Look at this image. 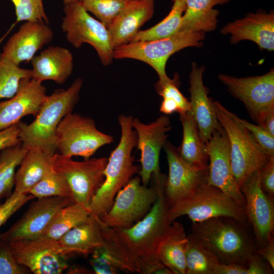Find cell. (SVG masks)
I'll list each match as a JSON object with an SVG mask.
<instances>
[{
	"mask_svg": "<svg viewBox=\"0 0 274 274\" xmlns=\"http://www.w3.org/2000/svg\"><path fill=\"white\" fill-rule=\"evenodd\" d=\"M152 177L157 183L158 196L143 219L130 227L119 228L107 226L99 218L104 248L118 269L140 274H173L156 256L158 244L172 223L164 194L167 176L160 173Z\"/></svg>",
	"mask_w": 274,
	"mask_h": 274,
	"instance_id": "6da1fadb",
	"label": "cell"
},
{
	"mask_svg": "<svg viewBox=\"0 0 274 274\" xmlns=\"http://www.w3.org/2000/svg\"><path fill=\"white\" fill-rule=\"evenodd\" d=\"M247 227L234 218L219 217L192 222L189 234L220 263L246 266L258 248Z\"/></svg>",
	"mask_w": 274,
	"mask_h": 274,
	"instance_id": "7a4b0ae2",
	"label": "cell"
},
{
	"mask_svg": "<svg viewBox=\"0 0 274 274\" xmlns=\"http://www.w3.org/2000/svg\"><path fill=\"white\" fill-rule=\"evenodd\" d=\"M83 82L82 79L77 78L67 89H57L46 95L32 122H18L19 139L25 148H38L52 155L56 153L57 128L78 101Z\"/></svg>",
	"mask_w": 274,
	"mask_h": 274,
	"instance_id": "3957f363",
	"label": "cell"
},
{
	"mask_svg": "<svg viewBox=\"0 0 274 274\" xmlns=\"http://www.w3.org/2000/svg\"><path fill=\"white\" fill-rule=\"evenodd\" d=\"M133 119V116L125 115L118 117L120 139L108 159L105 180L89 206L91 213L99 218L110 210L118 192L139 173L140 167L134 164L132 155L137 142L136 133L132 127Z\"/></svg>",
	"mask_w": 274,
	"mask_h": 274,
	"instance_id": "277c9868",
	"label": "cell"
},
{
	"mask_svg": "<svg viewBox=\"0 0 274 274\" xmlns=\"http://www.w3.org/2000/svg\"><path fill=\"white\" fill-rule=\"evenodd\" d=\"M213 103L218 122L229 141L232 169L240 188L249 176L260 170L271 156L241 123L236 115L219 101H213Z\"/></svg>",
	"mask_w": 274,
	"mask_h": 274,
	"instance_id": "5b68a950",
	"label": "cell"
},
{
	"mask_svg": "<svg viewBox=\"0 0 274 274\" xmlns=\"http://www.w3.org/2000/svg\"><path fill=\"white\" fill-rule=\"evenodd\" d=\"M205 32L178 31L170 37L150 41L130 42L114 49V59L138 60L150 65L158 74L159 80L168 78L165 66L174 53L188 47H200Z\"/></svg>",
	"mask_w": 274,
	"mask_h": 274,
	"instance_id": "8992f818",
	"label": "cell"
},
{
	"mask_svg": "<svg viewBox=\"0 0 274 274\" xmlns=\"http://www.w3.org/2000/svg\"><path fill=\"white\" fill-rule=\"evenodd\" d=\"M183 216H188L192 222L227 217L249 225L244 209L221 190L207 182L188 197L169 208V218L172 223Z\"/></svg>",
	"mask_w": 274,
	"mask_h": 274,
	"instance_id": "52a82bcc",
	"label": "cell"
},
{
	"mask_svg": "<svg viewBox=\"0 0 274 274\" xmlns=\"http://www.w3.org/2000/svg\"><path fill=\"white\" fill-rule=\"evenodd\" d=\"M63 4L64 16L61 27L67 41L77 48L84 43L90 45L102 64L110 65L114 59V48L108 28L91 16L80 1L74 0Z\"/></svg>",
	"mask_w": 274,
	"mask_h": 274,
	"instance_id": "ba28073f",
	"label": "cell"
},
{
	"mask_svg": "<svg viewBox=\"0 0 274 274\" xmlns=\"http://www.w3.org/2000/svg\"><path fill=\"white\" fill-rule=\"evenodd\" d=\"M113 142V136L99 131L92 119L72 112L62 119L56 133L57 151L71 158L89 159L100 148Z\"/></svg>",
	"mask_w": 274,
	"mask_h": 274,
	"instance_id": "9c48e42d",
	"label": "cell"
},
{
	"mask_svg": "<svg viewBox=\"0 0 274 274\" xmlns=\"http://www.w3.org/2000/svg\"><path fill=\"white\" fill-rule=\"evenodd\" d=\"M153 178L150 187L143 184L139 176L131 179L118 192L110 210L100 218L102 222L109 227L126 228L143 219L158 196L157 183Z\"/></svg>",
	"mask_w": 274,
	"mask_h": 274,
	"instance_id": "30bf717a",
	"label": "cell"
},
{
	"mask_svg": "<svg viewBox=\"0 0 274 274\" xmlns=\"http://www.w3.org/2000/svg\"><path fill=\"white\" fill-rule=\"evenodd\" d=\"M106 157L92 158L78 161L71 157L55 153L52 164L66 180L75 202L88 208L105 180Z\"/></svg>",
	"mask_w": 274,
	"mask_h": 274,
	"instance_id": "8fae6325",
	"label": "cell"
},
{
	"mask_svg": "<svg viewBox=\"0 0 274 274\" xmlns=\"http://www.w3.org/2000/svg\"><path fill=\"white\" fill-rule=\"evenodd\" d=\"M219 79L230 93L243 102L251 117L261 125L274 112V71L259 76L236 78L225 74Z\"/></svg>",
	"mask_w": 274,
	"mask_h": 274,
	"instance_id": "7c38bea8",
	"label": "cell"
},
{
	"mask_svg": "<svg viewBox=\"0 0 274 274\" xmlns=\"http://www.w3.org/2000/svg\"><path fill=\"white\" fill-rule=\"evenodd\" d=\"M17 261L35 274H60L67 268L58 241L39 237L7 242Z\"/></svg>",
	"mask_w": 274,
	"mask_h": 274,
	"instance_id": "4fadbf2b",
	"label": "cell"
},
{
	"mask_svg": "<svg viewBox=\"0 0 274 274\" xmlns=\"http://www.w3.org/2000/svg\"><path fill=\"white\" fill-rule=\"evenodd\" d=\"M245 200V212L252 227L258 248L265 246L273 236L274 203L273 196L262 190L260 170L249 176L240 187Z\"/></svg>",
	"mask_w": 274,
	"mask_h": 274,
	"instance_id": "5bb4252c",
	"label": "cell"
},
{
	"mask_svg": "<svg viewBox=\"0 0 274 274\" xmlns=\"http://www.w3.org/2000/svg\"><path fill=\"white\" fill-rule=\"evenodd\" d=\"M206 146L209 161L207 182L221 190L245 210V198L232 169L229 141L221 125Z\"/></svg>",
	"mask_w": 274,
	"mask_h": 274,
	"instance_id": "9a60e30c",
	"label": "cell"
},
{
	"mask_svg": "<svg viewBox=\"0 0 274 274\" xmlns=\"http://www.w3.org/2000/svg\"><path fill=\"white\" fill-rule=\"evenodd\" d=\"M163 148L168 166L164 194L170 208L191 195L203 182H207L208 167L201 168L185 161L178 149L168 141Z\"/></svg>",
	"mask_w": 274,
	"mask_h": 274,
	"instance_id": "2e32d148",
	"label": "cell"
},
{
	"mask_svg": "<svg viewBox=\"0 0 274 274\" xmlns=\"http://www.w3.org/2000/svg\"><path fill=\"white\" fill-rule=\"evenodd\" d=\"M132 124L137 135L136 147L141 152L139 174L142 184L148 185L152 175L160 172L159 155L172 129L170 119L163 115L154 121L145 124L133 118Z\"/></svg>",
	"mask_w": 274,
	"mask_h": 274,
	"instance_id": "e0dca14e",
	"label": "cell"
},
{
	"mask_svg": "<svg viewBox=\"0 0 274 274\" xmlns=\"http://www.w3.org/2000/svg\"><path fill=\"white\" fill-rule=\"evenodd\" d=\"M73 202L72 199L66 197L38 198L21 218L0 233V239L9 242L39 237L58 211Z\"/></svg>",
	"mask_w": 274,
	"mask_h": 274,
	"instance_id": "ac0fdd59",
	"label": "cell"
},
{
	"mask_svg": "<svg viewBox=\"0 0 274 274\" xmlns=\"http://www.w3.org/2000/svg\"><path fill=\"white\" fill-rule=\"evenodd\" d=\"M53 32L48 24L27 21L8 40L1 53L17 64L29 62L38 51L50 43Z\"/></svg>",
	"mask_w": 274,
	"mask_h": 274,
	"instance_id": "d6986e66",
	"label": "cell"
},
{
	"mask_svg": "<svg viewBox=\"0 0 274 274\" xmlns=\"http://www.w3.org/2000/svg\"><path fill=\"white\" fill-rule=\"evenodd\" d=\"M46 95L42 82L32 78L25 81L15 95L0 101V130L18 123L26 116H36Z\"/></svg>",
	"mask_w": 274,
	"mask_h": 274,
	"instance_id": "ffe728a7",
	"label": "cell"
},
{
	"mask_svg": "<svg viewBox=\"0 0 274 274\" xmlns=\"http://www.w3.org/2000/svg\"><path fill=\"white\" fill-rule=\"evenodd\" d=\"M204 66L198 67L193 62L189 76L190 109L199 135L204 143L209 141L213 132L219 127L213 101L208 96L207 88L203 83Z\"/></svg>",
	"mask_w": 274,
	"mask_h": 274,
	"instance_id": "44dd1931",
	"label": "cell"
},
{
	"mask_svg": "<svg viewBox=\"0 0 274 274\" xmlns=\"http://www.w3.org/2000/svg\"><path fill=\"white\" fill-rule=\"evenodd\" d=\"M223 35L230 34V43L242 40L256 43L261 49L274 50V13H250L245 17L228 23L221 30Z\"/></svg>",
	"mask_w": 274,
	"mask_h": 274,
	"instance_id": "7402d4cb",
	"label": "cell"
},
{
	"mask_svg": "<svg viewBox=\"0 0 274 274\" xmlns=\"http://www.w3.org/2000/svg\"><path fill=\"white\" fill-rule=\"evenodd\" d=\"M154 0H130L108 27L114 49L130 42L140 28L153 17Z\"/></svg>",
	"mask_w": 274,
	"mask_h": 274,
	"instance_id": "603a6c76",
	"label": "cell"
},
{
	"mask_svg": "<svg viewBox=\"0 0 274 274\" xmlns=\"http://www.w3.org/2000/svg\"><path fill=\"white\" fill-rule=\"evenodd\" d=\"M31 77L43 82L51 80L63 84L73 70V56L67 49L51 46L35 56L30 61Z\"/></svg>",
	"mask_w": 274,
	"mask_h": 274,
	"instance_id": "cb8c5ba5",
	"label": "cell"
},
{
	"mask_svg": "<svg viewBox=\"0 0 274 274\" xmlns=\"http://www.w3.org/2000/svg\"><path fill=\"white\" fill-rule=\"evenodd\" d=\"M58 242L68 256L74 254H92L105 246L99 218L91 213L86 221L69 230Z\"/></svg>",
	"mask_w": 274,
	"mask_h": 274,
	"instance_id": "d4e9b609",
	"label": "cell"
},
{
	"mask_svg": "<svg viewBox=\"0 0 274 274\" xmlns=\"http://www.w3.org/2000/svg\"><path fill=\"white\" fill-rule=\"evenodd\" d=\"M187 242L188 235L183 224L174 221L158 244L157 257L173 274H186Z\"/></svg>",
	"mask_w": 274,
	"mask_h": 274,
	"instance_id": "484cf974",
	"label": "cell"
},
{
	"mask_svg": "<svg viewBox=\"0 0 274 274\" xmlns=\"http://www.w3.org/2000/svg\"><path fill=\"white\" fill-rule=\"evenodd\" d=\"M53 155L38 148L27 150L16 172L14 191L28 194L52 166Z\"/></svg>",
	"mask_w": 274,
	"mask_h": 274,
	"instance_id": "4316f807",
	"label": "cell"
},
{
	"mask_svg": "<svg viewBox=\"0 0 274 274\" xmlns=\"http://www.w3.org/2000/svg\"><path fill=\"white\" fill-rule=\"evenodd\" d=\"M230 0H185V8L179 31L207 32L216 28L219 12L213 7Z\"/></svg>",
	"mask_w": 274,
	"mask_h": 274,
	"instance_id": "83f0119b",
	"label": "cell"
},
{
	"mask_svg": "<svg viewBox=\"0 0 274 274\" xmlns=\"http://www.w3.org/2000/svg\"><path fill=\"white\" fill-rule=\"evenodd\" d=\"M183 127V139L178 151L186 162L201 168L208 167L206 144L201 140L195 122L188 111L180 114Z\"/></svg>",
	"mask_w": 274,
	"mask_h": 274,
	"instance_id": "f1b7e54d",
	"label": "cell"
},
{
	"mask_svg": "<svg viewBox=\"0 0 274 274\" xmlns=\"http://www.w3.org/2000/svg\"><path fill=\"white\" fill-rule=\"evenodd\" d=\"M90 214L88 208L73 202L58 211L39 237L58 241L69 230L86 221Z\"/></svg>",
	"mask_w": 274,
	"mask_h": 274,
	"instance_id": "f546056e",
	"label": "cell"
},
{
	"mask_svg": "<svg viewBox=\"0 0 274 274\" xmlns=\"http://www.w3.org/2000/svg\"><path fill=\"white\" fill-rule=\"evenodd\" d=\"M173 2L169 13L164 19L150 28L140 30L130 42L163 39L177 33L185 11V0H173Z\"/></svg>",
	"mask_w": 274,
	"mask_h": 274,
	"instance_id": "4dcf8cb0",
	"label": "cell"
},
{
	"mask_svg": "<svg viewBox=\"0 0 274 274\" xmlns=\"http://www.w3.org/2000/svg\"><path fill=\"white\" fill-rule=\"evenodd\" d=\"M186 274H215L220 263L215 256L188 234L185 251Z\"/></svg>",
	"mask_w": 274,
	"mask_h": 274,
	"instance_id": "1f68e13d",
	"label": "cell"
},
{
	"mask_svg": "<svg viewBox=\"0 0 274 274\" xmlns=\"http://www.w3.org/2000/svg\"><path fill=\"white\" fill-rule=\"evenodd\" d=\"M27 151L21 143L0 151V199L12 193L16 169Z\"/></svg>",
	"mask_w": 274,
	"mask_h": 274,
	"instance_id": "d6a6232c",
	"label": "cell"
},
{
	"mask_svg": "<svg viewBox=\"0 0 274 274\" xmlns=\"http://www.w3.org/2000/svg\"><path fill=\"white\" fill-rule=\"evenodd\" d=\"M31 78V70L21 68L0 53V100L12 97L21 84Z\"/></svg>",
	"mask_w": 274,
	"mask_h": 274,
	"instance_id": "836d02e7",
	"label": "cell"
},
{
	"mask_svg": "<svg viewBox=\"0 0 274 274\" xmlns=\"http://www.w3.org/2000/svg\"><path fill=\"white\" fill-rule=\"evenodd\" d=\"M28 194L37 198L61 196L68 197L74 200L65 179L55 169L53 164L41 180L30 189Z\"/></svg>",
	"mask_w": 274,
	"mask_h": 274,
	"instance_id": "e575fe53",
	"label": "cell"
},
{
	"mask_svg": "<svg viewBox=\"0 0 274 274\" xmlns=\"http://www.w3.org/2000/svg\"><path fill=\"white\" fill-rule=\"evenodd\" d=\"M130 0H80L84 8L92 13L108 28Z\"/></svg>",
	"mask_w": 274,
	"mask_h": 274,
	"instance_id": "d590c367",
	"label": "cell"
},
{
	"mask_svg": "<svg viewBox=\"0 0 274 274\" xmlns=\"http://www.w3.org/2000/svg\"><path fill=\"white\" fill-rule=\"evenodd\" d=\"M15 10L16 23L20 21L41 22L48 24L43 0H11Z\"/></svg>",
	"mask_w": 274,
	"mask_h": 274,
	"instance_id": "8d00e7d4",
	"label": "cell"
},
{
	"mask_svg": "<svg viewBox=\"0 0 274 274\" xmlns=\"http://www.w3.org/2000/svg\"><path fill=\"white\" fill-rule=\"evenodd\" d=\"M179 80L175 78H169L164 80H158L155 87L158 94L162 98H170L179 104L181 113L188 112L190 109V102L180 91L178 88Z\"/></svg>",
	"mask_w": 274,
	"mask_h": 274,
	"instance_id": "74e56055",
	"label": "cell"
},
{
	"mask_svg": "<svg viewBox=\"0 0 274 274\" xmlns=\"http://www.w3.org/2000/svg\"><path fill=\"white\" fill-rule=\"evenodd\" d=\"M31 272L14 257L8 243L0 239V274H26Z\"/></svg>",
	"mask_w": 274,
	"mask_h": 274,
	"instance_id": "f35d334b",
	"label": "cell"
},
{
	"mask_svg": "<svg viewBox=\"0 0 274 274\" xmlns=\"http://www.w3.org/2000/svg\"><path fill=\"white\" fill-rule=\"evenodd\" d=\"M35 197L30 194H20L16 191L0 205V227L22 206Z\"/></svg>",
	"mask_w": 274,
	"mask_h": 274,
	"instance_id": "ab89813d",
	"label": "cell"
},
{
	"mask_svg": "<svg viewBox=\"0 0 274 274\" xmlns=\"http://www.w3.org/2000/svg\"><path fill=\"white\" fill-rule=\"evenodd\" d=\"M241 123L252 134L258 144L270 156H274V136L263 127L239 118Z\"/></svg>",
	"mask_w": 274,
	"mask_h": 274,
	"instance_id": "60d3db41",
	"label": "cell"
},
{
	"mask_svg": "<svg viewBox=\"0 0 274 274\" xmlns=\"http://www.w3.org/2000/svg\"><path fill=\"white\" fill-rule=\"evenodd\" d=\"M91 254L90 264L96 273H116L118 268L104 247L96 250Z\"/></svg>",
	"mask_w": 274,
	"mask_h": 274,
	"instance_id": "b9f144b4",
	"label": "cell"
},
{
	"mask_svg": "<svg viewBox=\"0 0 274 274\" xmlns=\"http://www.w3.org/2000/svg\"><path fill=\"white\" fill-rule=\"evenodd\" d=\"M261 186L264 192L273 196L274 195V156L270 157L269 161L260 169Z\"/></svg>",
	"mask_w": 274,
	"mask_h": 274,
	"instance_id": "7bdbcfd3",
	"label": "cell"
},
{
	"mask_svg": "<svg viewBox=\"0 0 274 274\" xmlns=\"http://www.w3.org/2000/svg\"><path fill=\"white\" fill-rule=\"evenodd\" d=\"M18 123L0 130V151L21 143L19 137Z\"/></svg>",
	"mask_w": 274,
	"mask_h": 274,
	"instance_id": "ee69618b",
	"label": "cell"
},
{
	"mask_svg": "<svg viewBox=\"0 0 274 274\" xmlns=\"http://www.w3.org/2000/svg\"><path fill=\"white\" fill-rule=\"evenodd\" d=\"M247 274H271L273 270L261 256L255 253L247 265Z\"/></svg>",
	"mask_w": 274,
	"mask_h": 274,
	"instance_id": "f6af8a7d",
	"label": "cell"
},
{
	"mask_svg": "<svg viewBox=\"0 0 274 274\" xmlns=\"http://www.w3.org/2000/svg\"><path fill=\"white\" fill-rule=\"evenodd\" d=\"M256 253L261 256L274 270V238L272 236L264 246L258 248Z\"/></svg>",
	"mask_w": 274,
	"mask_h": 274,
	"instance_id": "bcb514c9",
	"label": "cell"
},
{
	"mask_svg": "<svg viewBox=\"0 0 274 274\" xmlns=\"http://www.w3.org/2000/svg\"><path fill=\"white\" fill-rule=\"evenodd\" d=\"M215 274H247L246 266L235 264L219 263Z\"/></svg>",
	"mask_w": 274,
	"mask_h": 274,
	"instance_id": "7dc6e473",
	"label": "cell"
},
{
	"mask_svg": "<svg viewBox=\"0 0 274 274\" xmlns=\"http://www.w3.org/2000/svg\"><path fill=\"white\" fill-rule=\"evenodd\" d=\"M160 112L169 115L175 112L181 113V109L179 104L174 99L170 98H163L160 107Z\"/></svg>",
	"mask_w": 274,
	"mask_h": 274,
	"instance_id": "c3c4849f",
	"label": "cell"
},
{
	"mask_svg": "<svg viewBox=\"0 0 274 274\" xmlns=\"http://www.w3.org/2000/svg\"><path fill=\"white\" fill-rule=\"evenodd\" d=\"M260 126L274 136V112L266 116Z\"/></svg>",
	"mask_w": 274,
	"mask_h": 274,
	"instance_id": "681fc988",
	"label": "cell"
},
{
	"mask_svg": "<svg viewBox=\"0 0 274 274\" xmlns=\"http://www.w3.org/2000/svg\"><path fill=\"white\" fill-rule=\"evenodd\" d=\"M72 1H74V0H63V4ZM78 1H80V0H78Z\"/></svg>",
	"mask_w": 274,
	"mask_h": 274,
	"instance_id": "f907efd6",
	"label": "cell"
}]
</instances>
